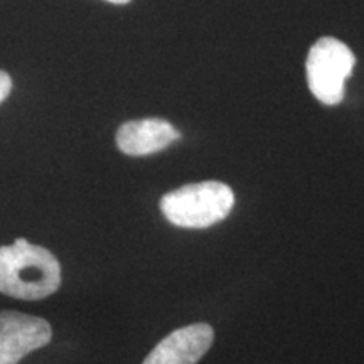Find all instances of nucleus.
<instances>
[{"mask_svg":"<svg viewBox=\"0 0 364 364\" xmlns=\"http://www.w3.org/2000/svg\"><path fill=\"white\" fill-rule=\"evenodd\" d=\"M61 285L58 258L24 238L11 247H0V292L21 300H41Z\"/></svg>","mask_w":364,"mask_h":364,"instance_id":"nucleus-1","label":"nucleus"},{"mask_svg":"<svg viewBox=\"0 0 364 364\" xmlns=\"http://www.w3.org/2000/svg\"><path fill=\"white\" fill-rule=\"evenodd\" d=\"M233 206V189L220 181L182 186L161 199V211L166 220L189 230H204L216 225L230 215Z\"/></svg>","mask_w":364,"mask_h":364,"instance_id":"nucleus-2","label":"nucleus"},{"mask_svg":"<svg viewBox=\"0 0 364 364\" xmlns=\"http://www.w3.org/2000/svg\"><path fill=\"white\" fill-rule=\"evenodd\" d=\"M356 58L343 41L321 38L309 51L306 70L311 93L324 105H338L344 98L346 80L351 76Z\"/></svg>","mask_w":364,"mask_h":364,"instance_id":"nucleus-3","label":"nucleus"},{"mask_svg":"<svg viewBox=\"0 0 364 364\" xmlns=\"http://www.w3.org/2000/svg\"><path fill=\"white\" fill-rule=\"evenodd\" d=\"M48 321L22 312H0V364H19L27 354L51 343Z\"/></svg>","mask_w":364,"mask_h":364,"instance_id":"nucleus-4","label":"nucleus"},{"mask_svg":"<svg viewBox=\"0 0 364 364\" xmlns=\"http://www.w3.org/2000/svg\"><path fill=\"white\" fill-rule=\"evenodd\" d=\"M215 331L208 324H191L171 332L150 351L142 364H198L209 351Z\"/></svg>","mask_w":364,"mask_h":364,"instance_id":"nucleus-5","label":"nucleus"},{"mask_svg":"<svg viewBox=\"0 0 364 364\" xmlns=\"http://www.w3.org/2000/svg\"><path fill=\"white\" fill-rule=\"evenodd\" d=\"M181 139V132L162 118L127 122L117 132V147L125 156H152Z\"/></svg>","mask_w":364,"mask_h":364,"instance_id":"nucleus-6","label":"nucleus"},{"mask_svg":"<svg viewBox=\"0 0 364 364\" xmlns=\"http://www.w3.org/2000/svg\"><path fill=\"white\" fill-rule=\"evenodd\" d=\"M11 91H12V78L6 71L0 70V103L9 97Z\"/></svg>","mask_w":364,"mask_h":364,"instance_id":"nucleus-7","label":"nucleus"},{"mask_svg":"<svg viewBox=\"0 0 364 364\" xmlns=\"http://www.w3.org/2000/svg\"><path fill=\"white\" fill-rule=\"evenodd\" d=\"M107 2H112V4H120V6H122V4H129L130 0H107Z\"/></svg>","mask_w":364,"mask_h":364,"instance_id":"nucleus-8","label":"nucleus"}]
</instances>
